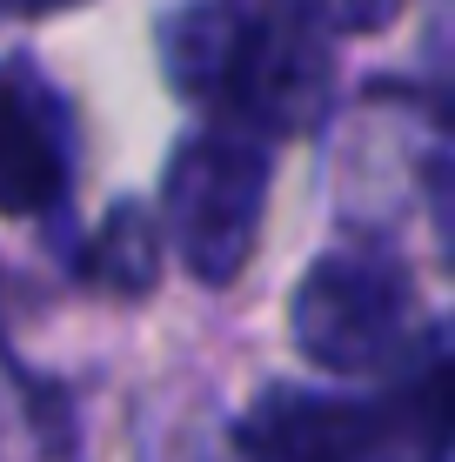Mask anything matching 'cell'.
I'll return each mask as SVG.
<instances>
[{
  "label": "cell",
  "mask_w": 455,
  "mask_h": 462,
  "mask_svg": "<svg viewBox=\"0 0 455 462\" xmlns=\"http://www.w3.org/2000/svg\"><path fill=\"white\" fill-rule=\"evenodd\" d=\"M154 47H161V74L181 101L222 107L234 127H255L268 141L322 127L335 101L328 34L288 7L187 0L161 21Z\"/></svg>",
  "instance_id": "obj_1"
},
{
  "label": "cell",
  "mask_w": 455,
  "mask_h": 462,
  "mask_svg": "<svg viewBox=\"0 0 455 462\" xmlns=\"http://www.w3.org/2000/svg\"><path fill=\"white\" fill-rule=\"evenodd\" d=\"M268 188L275 162L268 134H255V127H201L168 154L161 221L195 282L228 289L248 268V254L261 242V215H268Z\"/></svg>",
  "instance_id": "obj_2"
},
{
  "label": "cell",
  "mask_w": 455,
  "mask_h": 462,
  "mask_svg": "<svg viewBox=\"0 0 455 462\" xmlns=\"http://www.w3.org/2000/svg\"><path fill=\"white\" fill-rule=\"evenodd\" d=\"M288 328L315 369L375 375L415 342V289L382 248H328L295 282Z\"/></svg>",
  "instance_id": "obj_3"
},
{
  "label": "cell",
  "mask_w": 455,
  "mask_h": 462,
  "mask_svg": "<svg viewBox=\"0 0 455 462\" xmlns=\"http://www.w3.org/2000/svg\"><path fill=\"white\" fill-rule=\"evenodd\" d=\"M68 188H74L68 101L27 54L0 60V215L14 221L60 215Z\"/></svg>",
  "instance_id": "obj_4"
},
{
  "label": "cell",
  "mask_w": 455,
  "mask_h": 462,
  "mask_svg": "<svg viewBox=\"0 0 455 462\" xmlns=\"http://www.w3.org/2000/svg\"><path fill=\"white\" fill-rule=\"evenodd\" d=\"M396 409H375L362 395L335 389H295L275 382L234 422L241 462H382Z\"/></svg>",
  "instance_id": "obj_5"
},
{
  "label": "cell",
  "mask_w": 455,
  "mask_h": 462,
  "mask_svg": "<svg viewBox=\"0 0 455 462\" xmlns=\"http://www.w3.org/2000/svg\"><path fill=\"white\" fill-rule=\"evenodd\" d=\"M396 422L415 436V456L455 462V315L409 342L402 389H396Z\"/></svg>",
  "instance_id": "obj_6"
},
{
  "label": "cell",
  "mask_w": 455,
  "mask_h": 462,
  "mask_svg": "<svg viewBox=\"0 0 455 462\" xmlns=\"http://www.w3.org/2000/svg\"><path fill=\"white\" fill-rule=\"evenodd\" d=\"M0 462H81L74 402L0 348Z\"/></svg>",
  "instance_id": "obj_7"
},
{
  "label": "cell",
  "mask_w": 455,
  "mask_h": 462,
  "mask_svg": "<svg viewBox=\"0 0 455 462\" xmlns=\"http://www.w3.org/2000/svg\"><path fill=\"white\" fill-rule=\"evenodd\" d=\"M161 228L141 201H114L94 235V254H87V275L101 282L107 295H148L154 289V268H161Z\"/></svg>",
  "instance_id": "obj_8"
},
{
  "label": "cell",
  "mask_w": 455,
  "mask_h": 462,
  "mask_svg": "<svg viewBox=\"0 0 455 462\" xmlns=\"http://www.w3.org/2000/svg\"><path fill=\"white\" fill-rule=\"evenodd\" d=\"M275 7L302 14L322 34H369V27H382L396 14V0H275Z\"/></svg>",
  "instance_id": "obj_9"
},
{
  "label": "cell",
  "mask_w": 455,
  "mask_h": 462,
  "mask_svg": "<svg viewBox=\"0 0 455 462\" xmlns=\"http://www.w3.org/2000/svg\"><path fill=\"white\" fill-rule=\"evenodd\" d=\"M429 215L442 235V254L455 262V162H429Z\"/></svg>",
  "instance_id": "obj_10"
},
{
  "label": "cell",
  "mask_w": 455,
  "mask_h": 462,
  "mask_svg": "<svg viewBox=\"0 0 455 462\" xmlns=\"http://www.w3.org/2000/svg\"><path fill=\"white\" fill-rule=\"evenodd\" d=\"M7 14H60V7H81V0H0Z\"/></svg>",
  "instance_id": "obj_11"
},
{
  "label": "cell",
  "mask_w": 455,
  "mask_h": 462,
  "mask_svg": "<svg viewBox=\"0 0 455 462\" xmlns=\"http://www.w3.org/2000/svg\"><path fill=\"white\" fill-rule=\"evenodd\" d=\"M415 462H429V456H415Z\"/></svg>",
  "instance_id": "obj_12"
}]
</instances>
